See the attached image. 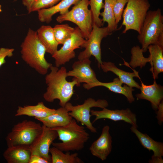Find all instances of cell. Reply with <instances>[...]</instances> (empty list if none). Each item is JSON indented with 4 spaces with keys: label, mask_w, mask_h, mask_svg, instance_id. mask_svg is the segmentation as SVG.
<instances>
[{
    "label": "cell",
    "mask_w": 163,
    "mask_h": 163,
    "mask_svg": "<svg viewBox=\"0 0 163 163\" xmlns=\"http://www.w3.org/2000/svg\"><path fill=\"white\" fill-rule=\"evenodd\" d=\"M50 69V72L45 78L47 87L43 98L49 102L58 99L61 107H64L73 94L74 88L75 85L77 86V82L74 79L70 82L67 80V72L64 67L59 69L52 65Z\"/></svg>",
    "instance_id": "cell-1"
},
{
    "label": "cell",
    "mask_w": 163,
    "mask_h": 163,
    "mask_svg": "<svg viewBox=\"0 0 163 163\" xmlns=\"http://www.w3.org/2000/svg\"><path fill=\"white\" fill-rule=\"evenodd\" d=\"M21 48L23 60L39 74H46L53 65L45 59L46 49L39 39L36 31L29 29Z\"/></svg>",
    "instance_id": "cell-2"
},
{
    "label": "cell",
    "mask_w": 163,
    "mask_h": 163,
    "mask_svg": "<svg viewBox=\"0 0 163 163\" xmlns=\"http://www.w3.org/2000/svg\"><path fill=\"white\" fill-rule=\"evenodd\" d=\"M52 129L57 132L59 139L61 141L53 142L52 145L63 152L82 150L89 138V134L85 127L78 124L77 121L73 118L64 126Z\"/></svg>",
    "instance_id": "cell-3"
},
{
    "label": "cell",
    "mask_w": 163,
    "mask_h": 163,
    "mask_svg": "<svg viewBox=\"0 0 163 163\" xmlns=\"http://www.w3.org/2000/svg\"><path fill=\"white\" fill-rule=\"evenodd\" d=\"M137 39L143 53L151 45L163 46V16L160 8L148 11Z\"/></svg>",
    "instance_id": "cell-4"
},
{
    "label": "cell",
    "mask_w": 163,
    "mask_h": 163,
    "mask_svg": "<svg viewBox=\"0 0 163 163\" xmlns=\"http://www.w3.org/2000/svg\"><path fill=\"white\" fill-rule=\"evenodd\" d=\"M74 5L70 10L58 16L56 20L60 23L67 21L75 23L83 38L87 40L90 35L93 25L92 13L88 8L89 0H80Z\"/></svg>",
    "instance_id": "cell-5"
},
{
    "label": "cell",
    "mask_w": 163,
    "mask_h": 163,
    "mask_svg": "<svg viewBox=\"0 0 163 163\" xmlns=\"http://www.w3.org/2000/svg\"><path fill=\"white\" fill-rule=\"evenodd\" d=\"M42 125L31 120H25L14 125L8 134V147L22 145L29 147L41 133Z\"/></svg>",
    "instance_id": "cell-6"
},
{
    "label": "cell",
    "mask_w": 163,
    "mask_h": 163,
    "mask_svg": "<svg viewBox=\"0 0 163 163\" xmlns=\"http://www.w3.org/2000/svg\"><path fill=\"white\" fill-rule=\"evenodd\" d=\"M150 53L148 58L143 55L141 48L138 46L133 47L131 49L132 55L129 64L133 68L144 67L147 62L151 66L150 71L152 73L153 78H157L158 75L163 72V46L158 45H151L148 47Z\"/></svg>",
    "instance_id": "cell-7"
},
{
    "label": "cell",
    "mask_w": 163,
    "mask_h": 163,
    "mask_svg": "<svg viewBox=\"0 0 163 163\" xmlns=\"http://www.w3.org/2000/svg\"><path fill=\"white\" fill-rule=\"evenodd\" d=\"M124 9L122 25L125 26L123 32L126 33L132 30L140 33L147 13L150 6L148 0H128Z\"/></svg>",
    "instance_id": "cell-8"
},
{
    "label": "cell",
    "mask_w": 163,
    "mask_h": 163,
    "mask_svg": "<svg viewBox=\"0 0 163 163\" xmlns=\"http://www.w3.org/2000/svg\"><path fill=\"white\" fill-rule=\"evenodd\" d=\"M108 106V102L105 99H99L96 101L92 98H88L81 104L74 106L69 102L64 107L73 119L85 126L91 132L96 133L97 129L93 126L90 120L91 109L95 107L103 109Z\"/></svg>",
    "instance_id": "cell-9"
},
{
    "label": "cell",
    "mask_w": 163,
    "mask_h": 163,
    "mask_svg": "<svg viewBox=\"0 0 163 163\" xmlns=\"http://www.w3.org/2000/svg\"><path fill=\"white\" fill-rule=\"evenodd\" d=\"M111 34L107 26L99 27L93 24L89 37L81 47L85 48V49L79 53L78 56V60L89 59L91 56H93L97 61L98 66L100 68L102 62L101 42L103 38Z\"/></svg>",
    "instance_id": "cell-10"
},
{
    "label": "cell",
    "mask_w": 163,
    "mask_h": 163,
    "mask_svg": "<svg viewBox=\"0 0 163 163\" xmlns=\"http://www.w3.org/2000/svg\"><path fill=\"white\" fill-rule=\"evenodd\" d=\"M86 41L79 28L75 27L71 37L62 44L59 50L52 56L55 59V66L59 68L75 58V50L81 47Z\"/></svg>",
    "instance_id": "cell-11"
},
{
    "label": "cell",
    "mask_w": 163,
    "mask_h": 163,
    "mask_svg": "<svg viewBox=\"0 0 163 163\" xmlns=\"http://www.w3.org/2000/svg\"><path fill=\"white\" fill-rule=\"evenodd\" d=\"M40 134L30 146L31 155L43 157L51 163V157L49 154L50 146L58 137L57 132L52 128L42 125Z\"/></svg>",
    "instance_id": "cell-12"
},
{
    "label": "cell",
    "mask_w": 163,
    "mask_h": 163,
    "mask_svg": "<svg viewBox=\"0 0 163 163\" xmlns=\"http://www.w3.org/2000/svg\"><path fill=\"white\" fill-rule=\"evenodd\" d=\"M91 62L89 59L75 61L72 65V69L67 72V77H73L77 81V86L82 83L91 84L98 81L90 66Z\"/></svg>",
    "instance_id": "cell-13"
},
{
    "label": "cell",
    "mask_w": 163,
    "mask_h": 163,
    "mask_svg": "<svg viewBox=\"0 0 163 163\" xmlns=\"http://www.w3.org/2000/svg\"><path fill=\"white\" fill-rule=\"evenodd\" d=\"M102 109L100 111L91 110V116L95 117L93 123L99 119H107L115 121H123L132 126L138 127L136 115L129 109L110 110L105 108Z\"/></svg>",
    "instance_id": "cell-14"
},
{
    "label": "cell",
    "mask_w": 163,
    "mask_h": 163,
    "mask_svg": "<svg viewBox=\"0 0 163 163\" xmlns=\"http://www.w3.org/2000/svg\"><path fill=\"white\" fill-rule=\"evenodd\" d=\"M110 129L108 125L104 126L100 136L91 144L89 148L92 155L102 161L106 159L112 150V139Z\"/></svg>",
    "instance_id": "cell-15"
},
{
    "label": "cell",
    "mask_w": 163,
    "mask_h": 163,
    "mask_svg": "<svg viewBox=\"0 0 163 163\" xmlns=\"http://www.w3.org/2000/svg\"><path fill=\"white\" fill-rule=\"evenodd\" d=\"M141 92L136 96L137 100H147L151 104L152 109L157 111L158 106L163 98V87L157 84L154 81L153 84L146 85L141 82Z\"/></svg>",
    "instance_id": "cell-16"
},
{
    "label": "cell",
    "mask_w": 163,
    "mask_h": 163,
    "mask_svg": "<svg viewBox=\"0 0 163 163\" xmlns=\"http://www.w3.org/2000/svg\"><path fill=\"white\" fill-rule=\"evenodd\" d=\"M123 83L118 78H116L111 82H103L98 81L91 84L84 83L83 86L87 90L95 87H104L112 92L124 95L129 103L134 101L135 98L133 94L134 89L132 87L126 85L123 86Z\"/></svg>",
    "instance_id": "cell-17"
},
{
    "label": "cell",
    "mask_w": 163,
    "mask_h": 163,
    "mask_svg": "<svg viewBox=\"0 0 163 163\" xmlns=\"http://www.w3.org/2000/svg\"><path fill=\"white\" fill-rule=\"evenodd\" d=\"M80 0H62L57 4L50 8H43L37 11L39 21L47 23L52 20L53 15L58 13L60 15L65 14L69 10V8Z\"/></svg>",
    "instance_id": "cell-18"
},
{
    "label": "cell",
    "mask_w": 163,
    "mask_h": 163,
    "mask_svg": "<svg viewBox=\"0 0 163 163\" xmlns=\"http://www.w3.org/2000/svg\"><path fill=\"white\" fill-rule=\"evenodd\" d=\"M104 72H111L118 77V78L123 83L132 88L140 89V86L133 79L135 77H139L138 72L135 71L130 72L124 71L118 68L115 64L110 62H103L101 65Z\"/></svg>",
    "instance_id": "cell-19"
},
{
    "label": "cell",
    "mask_w": 163,
    "mask_h": 163,
    "mask_svg": "<svg viewBox=\"0 0 163 163\" xmlns=\"http://www.w3.org/2000/svg\"><path fill=\"white\" fill-rule=\"evenodd\" d=\"M69 112L65 107H61L48 116L37 120L41 122L43 125L50 128L63 127L68 125L73 119Z\"/></svg>",
    "instance_id": "cell-20"
},
{
    "label": "cell",
    "mask_w": 163,
    "mask_h": 163,
    "mask_svg": "<svg viewBox=\"0 0 163 163\" xmlns=\"http://www.w3.org/2000/svg\"><path fill=\"white\" fill-rule=\"evenodd\" d=\"M31 155L30 147L22 145L8 147L3 154L8 163H29Z\"/></svg>",
    "instance_id": "cell-21"
},
{
    "label": "cell",
    "mask_w": 163,
    "mask_h": 163,
    "mask_svg": "<svg viewBox=\"0 0 163 163\" xmlns=\"http://www.w3.org/2000/svg\"><path fill=\"white\" fill-rule=\"evenodd\" d=\"M55 110L47 107L43 102H40L35 105L18 106L15 116L25 115L34 117L36 119H41L52 114Z\"/></svg>",
    "instance_id": "cell-22"
},
{
    "label": "cell",
    "mask_w": 163,
    "mask_h": 163,
    "mask_svg": "<svg viewBox=\"0 0 163 163\" xmlns=\"http://www.w3.org/2000/svg\"><path fill=\"white\" fill-rule=\"evenodd\" d=\"M36 32L39 39L46 48V53L53 55L58 50L59 45L54 36L53 27L49 25H43Z\"/></svg>",
    "instance_id": "cell-23"
},
{
    "label": "cell",
    "mask_w": 163,
    "mask_h": 163,
    "mask_svg": "<svg viewBox=\"0 0 163 163\" xmlns=\"http://www.w3.org/2000/svg\"><path fill=\"white\" fill-rule=\"evenodd\" d=\"M137 127L132 126L131 131L136 136L140 143L145 148L153 152L154 156L162 158L163 156V143L153 140L146 133L139 131Z\"/></svg>",
    "instance_id": "cell-24"
},
{
    "label": "cell",
    "mask_w": 163,
    "mask_h": 163,
    "mask_svg": "<svg viewBox=\"0 0 163 163\" xmlns=\"http://www.w3.org/2000/svg\"><path fill=\"white\" fill-rule=\"evenodd\" d=\"M52 163H83L84 162L78 156L77 153L70 154L69 152L65 153L56 147L50 148Z\"/></svg>",
    "instance_id": "cell-25"
},
{
    "label": "cell",
    "mask_w": 163,
    "mask_h": 163,
    "mask_svg": "<svg viewBox=\"0 0 163 163\" xmlns=\"http://www.w3.org/2000/svg\"><path fill=\"white\" fill-rule=\"evenodd\" d=\"M116 0H104V11L100 15L102 18L103 23H107V27L111 33L116 31L118 25L116 23L113 12V6Z\"/></svg>",
    "instance_id": "cell-26"
},
{
    "label": "cell",
    "mask_w": 163,
    "mask_h": 163,
    "mask_svg": "<svg viewBox=\"0 0 163 163\" xmlns=\"http://www.w3.org/2000/svg\"><path fill=\"white\" fill-rule=\"evenodd\" d=\"M53 28L56 40L59 45L62 44L69 38L75 29V28L68 24H56Z\"/></svg>",
    "instance_id": "cell-27"
},
{
    "label": "cell",
    "mask_w": 163,
    "mask_h": 163,
    "mask_svg": "<svg viewBox=\"0 0 163 163\" xmlns=\"http://www.w3.org/2000/svg\"><path fill=\"white\" fill-rule=\"evenodd\" d=\"M103 0H89L90 10L92 13L93 24L99 27H101L104 25L102 20L99 16L101 10L103 8Z\"/></svg>",
    "instance_id": "cell-28"
},
{
    "label": "cell",
    "mask_w": 163,
    "mask_h": 163,
    "mask_svg": "<svg viewBox=\"0 0 163 163\" xmlns=\"http://www.w3.org/2000/svg\"><path fill=\"white\" fill-rule=\"evenodd\" d=\"M62 0H35L30 9V13L37 11L43 8L51 7L57 4Z\"/></svg>",
    "instance_id": "cell-29"
},
{
    "label": "cell",
    "mask_w": 163,
    "mask_h": 163,
    "mask_svg": "<svg viewBox=\"0 0 163 163\" xmlns=\"http://www.w3.org/2000/svg\"><path fill=\"white\" fill-rule=\"evenodd\" d=\"M128 0H117L113 8V12L115 18V22L118 25L122 19L124 8Z\"/></svg>",
    "instance_id": "cell-30"
},
{
    "label": "cell",
    "mask_w": 163,
    "mask_h": 163,
    "mask_svg": "<svg viewBox=\"0 0 163 163\" xmlns=\"http://www.w3.org/2000/svg\"><path fill=\"white\" fill-rule=\"evenodd\" d=\"M14 49L5 47L0 48V68L6 62L5 59L7 57H11L13 56Z\"/></svg>",
    "instance_id": "cell-31"
},
{
    "label": "cell",
    "mask_w": 163,
    "mask_h": 163,
    "mask_svg": "<svg viewBox=\"0 0 163 163\" xmlns=\"http://www.w3.org/2000/svg\"><path fill=\"white\" fill-rule=\"evenodd\" d=\"M29 163H50L45 158L37 155H31Z\"/></svg>",
    "instance_id": "cell-32"
},
{
    "label": "cell",
    "mask_w": 163,
    "mask_h": 163,
    "mask_svg": "<svg viewBox=\"0 0 163 163\" xmlns=\"http://www.w3.org/2000/svg\"><path fill=\"white\" fill-rule=\"evenodd\" d=\"M156 112V118L159 125H161L163 122V103L162 100L158 105Z\"/></svg>",
    "instance_id": "cell-33"
},
{
    "label": "cell",
    "mask_w": 163,
    "mask_h": 163,
    "mask_svg": "<svg viewBox=\"0 0 163 163\" xmlns=\"http://www.w3.org/2000/svg\"><path fill=\"white\" fill-rule=\"evenodd\" d=\"M35 0H22L23 4L26 7L29 13H30L31 6Z\"/></svg>",
    "instance_id": "cell-34"
},
{
    "label": "cell",
    "mask_w": 163,
    "mask_h": 163,
    "mask_svg": "<svg viewBox=\"0 0 163 163\" xmlns=\"http://www.w3.org/2000/svg\"><path fill=\"white\" fill-rule=\"evenodd\" d=\"M149 162L150 163H163V159L162 158L152 155L151 159L149 160Z\"/></svg>",
    "instance_id": "cell-35"
},
{
    "label": "cell",
    "mask_w": 163,
    "mask_h": 163,
    "mask_svg": "<svg viewBox=\"0 0 163 163\" xmlns=\"http://www.w3.org/2000/svg\"><path fill=\"white\" fill-rule=\"evenodd\" d=\"M2 8H1V5L0 4V12H2Z\"/></svg>",
    "instance_id": "cell-36"
}]
</instances>
